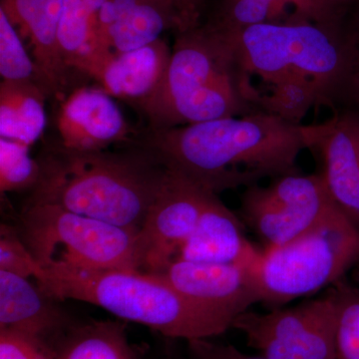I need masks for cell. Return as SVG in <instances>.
<instances>
[{
  "instance_id": "36",
  "label": "cell",
  "mask_w": 359,
  "mask_h": 359,
  "mask_svg": "<svg viewBox=\"0 0 359 359\" xmlns=\"http://www.w3.org/2000/svg\"><path fill=\"white\" fill-rule=\"evenodd\" d=\"M313 1H314V0H313ZM314 6H316V4H314Z\"/></svg>"
},
{
  "instance_id": "33",
  "label": "cell",
  "mask_w": 359,
  "mask_h": 359,
  "mask_svg": "<svg viewBox=\"0 0 359 359\" xmlns=\"http://www.w3.org/2000/svg\"><path fill=\"white\" fill-rule=\"evenodd\" d=\"M351 271H353V280H351V282H353L354 285H358V287H359V264L358 266H355V268H354Z\"/></svg>"
},
{
  "instance_id": "11",
  "label": "cell",
  "mask_w": 359,
  "mask_h": 359,
  "mask_svg": "<svg viewBox=\"0 0 359 359\" xmlns=\"http://www.w3.org/2000/svg\"><path fill=\"white\" fill-rule=\"evenodd\" d=\"M308 149L323 161L328 193L359 231V112L334 111L325 122L306 125Z\"/></svg>"
},
{
  "instance_id": "27",
  "label": "cell",
  "mask_w": 359,
  "mask_h": 359,
  "mask_svg": "<svg viewBox=\"0 0 359 359\" xmlns=\"http://www.w3.org/2000/svg\"><path fill=\"white\" fill-rule=\"evenodd\" d=\"M42 266L26 247L20 233L9 226H1L0 238V271H8L25 278H33Z\"/></svg>"
},
{
  "instance_id": "16",
  "label": "cell",
  "mask_w": 359,
  "mask_h": 359,
  "mask_svg": "<svg viewBox=\"0 0 359 359\" xmlns=\"http://www.w3.org/2000/svg\"><path fill=\"white\" fill-rule=\"evenodd\" d=\"M63 0H1L0 8L23 36L28 37L32 58L48 96L63 101L72 73L66 67L58 45Z\"/></svg>"
},
{
  "instance_id": "14",
  "label": "cell",
  "mask_w": 359,
  "mask_h": 359,
  "mask_svg": "<svg viewBox=\"0 0 359 359\" xmlns=\"http://www.w3.org/2000/svg\"><path fill=\"white\" fill-rule=\"evenodd\" d=\"M58 302L30 278L0 271V330L30 340L52 358L73 325Z\"/></svg>"
},
{
  "instance_id": "25",
  "label": "cell",
  "mask_w": 359,
  "mask_h": 359,
  "mask_svg": "<svg viewBox=\"0 0 359 359\" xmlns=\"http://www.w3.org/2000/svg\"><path fill=\"white\" fill-rule=\"evenodd\" d=\"M29 146L0 138V190L1 193L30 190L39 182V159L30 155Z\"/></svg>"
},
{
  "instance_id": "10",
  "label": "cell",
  "mask_w": 359,
  "mask_h": 359,
  "mask_svg": "<svg viewBox=\"0 0 359 359\" xmlns=\"http://www.w3.org/2000/svg\"><path fill=\"white\" fill-rule=\"evenodd\" d=\"M167 170L164 184L138 233L144 273H160L178 257L210 192L178 172Z\"/></svg>"
},
{
  "instance_id": "19",
  "label": "cell",
  "mask_w": 359,
  "mask_h": 359,
  "mask_svg": "<svg viewBox=\"0 0 359 359\" xmlns=\"http://www.w3.org/2000/svg\"><path fill=\"white\" fill-rule=\"evenodd\" d=\"M98 18L85 0H63L58 27L61 56L70 72L93 79L113 52L104 50L97 35Z\"/></svg>"
},
{
  "instance_id": "20",
  "label": "cell",
  "mask_w": 359,
  "mask_h": 359,
  "mask_svg": "<svg viewBox=\"0 0 359 359\" xmlns=\"http://www.w3.org/2000/svg\"><path fill=\"white\" fill-rule=\"evenodd\" d=\"M40 85L32 81H1L0 138L32 146L46 128L45 99Z\"/></svg>"
},
{
  "instance_id": "5",
  "label": "cell",
  "mask_w": 359,
  "mask_h": 359,
  "mask_svg": "<svg viewBox=\"0 0 359 359\" xmlns=\"http://www.w3.org/2000/svg\"><path fill=\"white\" fill-rule=\"evenodd\" d=\"M34 280L55 299L95 304L170 339H211L231 327L230 321L191 301L155 273L41 268Z\"/></svg>"
},
{
  "instance_id": "17",
  "label": "cell",
  "mask_w": 359,
  "mask_h": 359,
  "mask_svg": "<svg viewBox=\"0 0 359 359\" xmlns=\"http://www.w3.org/2000/svg\"><path fill=\"white\" fill-rule=\"evenodd\" d=\"M180 28L178 16L162 0H106L98 14L97 35L104 50L124 53Z\"/></svg>"
},
{
  "instance_id": "18",
  "label": "cell",
  "mask_w": 359,
  "mask_h": 359,
  "mask_svg": "<svg viewBox=\"0 0 359 359\" xmlns=\"http://www.w3.org/2000/svg\"><path fill=\"white\" fill-rule=\"evenodd\" d=\"M164 39L135 50L111 54L93 80L111 97L139 109L160 88L171 59Z\"/></svg>"
},
{
  "instance_id": "6",
  "label": "cell",
  "mask_w": 359,
  "mask_h": 359,
  "mask_svg": "<svg viewBox=\"0 0 359 359\" xmlns=\"http://www.w3.org/2000/svg\"><path fill=\"white\" fill-rule=\"evenodd\" d=\"M264 250L257 271L259 302L280 309L328 289L358 266L359 231L335 205L301 237Z\"/></svg>"
},
{
  "instance_id": "34",
  "label": "cell",
  "mask_w": 359,
  "mask_h": 359,
  "mask_svg": "<svg viewBox=\"0 0 359 359\" xmlns=\"http://www.w3.org/2000/svg\"><path fill=\"white\" fill-rule=\"evenodd\" d=\"M355 105L359 107V70L355 80Z\"/></svg>"
},
{
  "instance_id": "2",
  "label": "cell",
  "mask_w": 359,
  "mask_h": 359,
  "mask_svg": "<svg viewBox=\"0 0 359 359\" xmlns=\"http://www.w3.org/2000/svg\"><path fill=\"white\" fill-rule=\"evenodd\" d=\"M40 176L26 205L66 211L139 231L154 204L167 168L146 149L69 150L50 142L39 158Z\"/></svg>"
},
{
  "instance_id": "26",
  "label": "cell",
  "mask_w": 359,
  "mask_h": 359,
  "mask_svg": "<svg viewBox=\"0 0 359 359\" xmlns=\"http://www.w3.org/2000/svg\"><path fill=\"white\" fill-rule=\"evenodd\" d=\"M334 287L337 295V359H359V287L347 276Z\"/></svg>"
},
{
  "instance_id": "31",
  "label": "cell",
  "mask_w": 359,
  "mask_h": 359,
  "mask_svg": "<svg viewBox=\"0 0 359 359\" xmlns=\"http://www.w3.org/2000/svg\"><path fill=\"white\" fill-rule=\"evenodd\" d=\"M354 2L359 4V0H314L316 13L320 20H325L330 14L339 11L341 7Z\"/></svg>"
},
{
  "instance_id": "12",
  "label": "cell",
  "mask_w": 359,
  "mask_h": 359,
  "mask_svg": "<svg viewBox=\"0 0 359 359\" xmlns=\"http://www.w3.org/2000/svg\"><path fill=\"white\" fill-rule=\"evenodd\" d=\"M191 301L231 323L259 302L257 271L241 264L194 263L176 259L160 273Z\"/></svg>"
},
{
  "instance_id": "22",
  "label": "cell",
  "mask_w": 359,
  "mask_h": 359,
  "mask_svg": "<svg viewBox=\"0 0 359 359\" xmlns=\"http://www.w3.org/2000/svg\"><path fill=\"white\" fill-rule=\"evenodd\" d=\"M290 7L295 20H318L313 0H222L207 25L222 32H238L252 25L283 22Z\"/></svg>"
},
{
  "instance_id": "21",
  "label": "cell",
  "mask_w": 359,
  "mask_h": 359,
  "mask_svg": "<svg viewBox=\"0 0 359 359\" xmlns=\"http://www.w3.org/2000/svg\"><path fill=\"white\" fill-rule=\"evenodd\" d=\"M54 359H138L119 321L73 325L56 347Z\"/></svg>"
},
{
  "instance_id": "30",
  "label": "cell",
  "mask_w": 359,
  "mask_h": 359,
  "mask_svg": "<svg viewBox=\"0 0 359 359\" xmlns=\"http://www.w3.org/2000/svg\"><path fill=\"white\" fill-rule=\"evenodd\" d=\"M178 16L180 32L193 29L200 25L201 8L204 0H162Z\"/></svg>"
},
{
  "instance_id": "32",
  "label": "cell",
  "mask_w": 359,
  "mask_h": 359,
  "mask_svg": "<svg viewBox=\"0 0 359 359\" xmlns=\"http://www.w3.org/2000/svg\"><path fill=\"white\" fill-rule=\"evenodd\" d=\"M351 33H353L354 40H355L356 44H358V47L359 49V14L358 20H356L355 26H354V29L353 30V32H351Z\"/></svg>"
},
{
  "instance_id": "7",
  "label": "cell",
  "mask_w": 359,
  "mask_h": 359,
  "mask_svg": "<svg viewBox=\"0 0 359 359\" xmlns=\"http://www.w3.org/2000/svg\"><path fill=\"white\" fill-rule=\"evenodd\" d=\"M20 221V237L43 269L142 271L139 231L47 204L25 205Z\"/></svg>"
},
{
  "instance_id": "35",
  "label": "cell",
  "mask_w": 359,
  "mask_h": 359,
  "mask_svg": "<svg viewBox=\"0 0 359 359\" xmlns=\"http://www.w3.org/2000/svg\"><path fill=\"white\" fill-rule=\"evenodd\" d=\"M168 359H174V358H168Z\"/></svg>"
},
{
  "instance_id": "13",
  "label": "cell",
  "mask_w": 359,
  "mask_h": 359,
  "mask_svg": "<svg viewBox=\"0 0 359 359\" xmlns=\"http://www.w3.org/2000/svg\"><path fill=\"white\" fill-rule=\"evenodd\" d=\"M60 103L59 142L69 150H107L131 144L137 135L112 97L99 86L73 89Z\"/></svg>"
},
{
  "instance_id": "4",
  "label": "cell",
  "mask_w": 359,
  "mask_h": 359,
  "mask_svg": "<svg viewBox=\"0 0 359 359\" xmlns=\"http://www.w3.org/2000/svg\"><path fill=\"white\" fill-rule=\"evenodd\" d=\"M261 94L230 37L199 25L178 33L160 88L139 110L148 128H173L259 112Z\"/></svg>"
},
{
  "instance_id": "24",
  "label": "cell",
  "mask_w": 359,
  "mask_h": 359,
  "mask_svg": "<svg viewBox=\"0 0 359 359\" xmlns=\"http://www.w3.org/2000/svg\"><path fill=\"white\" fill-rule=\"evenodd\" d=\"M0 75H1L2 81H32L44 89L41 74L36 63L32 57H30V55H28L20 33L1 8H0Z\"/></svg>"
},
{
  "instance_id": "15",
  "label": "cell",
  "mask_w": 359,
  "mask_h": 359,
  "mask_svg": "<svg viewBox=\"0 0 359 359\" xmlns=\"http://www.w3.org/2000/svg\"><path fill=\"white\" fill-rule=\"evenodd\" d=\"M243 224L217 194L208 193L199 221L177 259L194 263L241 264L257 271L264 250L245 237Z\"/></svg>"
},
{
  "instance_id": "1",
  "label": "cell",
  "mask_w": 359,
  "mask_h": 359,
  "mask_svg": "<svg viewBox=\"0 0 359 359\" xmlns=\"http://www.w3.org/2000/svg\"><path fill=\"white\" fill-rule=\"evenodd\" d=\"M132 143L217 195L299 173L297 158L308 149L306 125L262 111L173 128L147 127Z\"/></svg>"
},
{
  "instance_id": "29",
  "label": "cell",
  "mask_w": 359,
  "mask_h": 359,
  "mask_svg": "<svg viewBox=\"0 0 359 359\" xmlns=\"http://www.w3.org/2000/svg\"><path fill=\"white\" fill-rule=\"evenodd\" d=\"M0 359H54L30 340L0 330Z\"/></svg>"
},
{
  "instance_id": "23",
  "label": "cell",
  "mask_w": 359,
  "mask_h": 359,
  "mask_svg": "<svg viewBox=\"0 0 359 359\" xmlns=\"http://www.w3.org/2000/svg\"><path fill=\"white\" fill-rule=\"evenodd\" d=\"M266 87L268 91L262 92L259 98V109L285 121L302 124L311 108L323 107L320 94L311 84L285 81Z\"/></svg>"
},
{
  "instance_id": "3",
  "label": "cell",
  "mask_w": 359,
  "mask_h": 359,
  "mask_svg": "<svg viewBox=\"0 0 359 359\" xmlns=\"http://www.w3.org/2000/svg\"><path fill=\"white\" fill-rule=\"evenodd\" d=\"M337 13L327 20L262 23L224 33L250 76L261 78L266 85L311 84L323 107L337 111L355 105L359 70L358 44L351 32L340 28Z\"/></svg>"
},
{
  "instance_id": "28",
  "label": "cell",
  "mask_w": 359,
  "mask_h": 359,
  "mask_svg": "<svg viewBox=\"0 0 359 359\" xmlns=\"http://www.w3.org/2000/svg\"><path fill=\"white\" fill-rule=\"evenodd\" d=\"M188 359H266L263 355H248L231 344H218L210 339L187 341Z\"/></svg>"
},
{
  "instance_id": "8",
  "label": "cell",
  "mask_w": 359,
  "mask_h": 359,
  "mask_svg": "<svg viewBox=\"0 0 359 359\" xmlns=\"http://www.w3.org/2000/svg\"><path fill=\"white\" fill-rule=\"evenodd\" d=\"M337 295L332 285L321 297L294 308L266 313L249 309L233 327L266 359H337Z\"/></svg>"
},
{
  "instance_id": "9",
  "label": "cell",
  "mask_w": 359,
  "mask_h": 359,
  "mask_svg": "<svg viewBox=\"0 0 359 359\" xmlns=\"http://www.w3.org/2000/svg\"><path fill=\"white\" fill-rule=\"evenodd\" d=\"M323 175L299 173L248 187L241 196L240 218L259 237L264 250L301 237L335 207Z\"/></svg>"
}]
</instances>
